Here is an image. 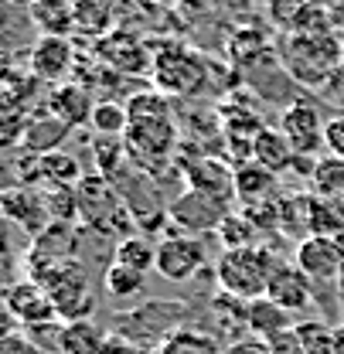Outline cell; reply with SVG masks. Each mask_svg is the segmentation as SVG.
<instances>
[{
    "mask_svg": "<svg viewBox=\"0 0 344 354\" xmlns=\"http://www.w3.org/2000/svg\"><path fill=\"white\" fill-rule=\"evenodd\" d=\"M280 62L297 88H324L338 75L344 58V38L338 31L327 35H300L287 31L276 38Z\"/></svg>",
    "mask_w": 344,
    "mask_h": 354,
    "instance_id": "obj_1",
    "label": "cell"
},
{
    "mask_svg": "<svg viewBox=\"0 0 344 354\" xmlns=\"http://www.w3.org/2000/svg\"><path fill=\"white\" fill-rule=\"evenodd\" d=\"M283 263L266 242L256 245H242V249H221V256L215 259V276L221 293L253 304L259 297H266L269 276L276 272V266Z\"/></svg>",
    "mask_w": 344,
    "mask_h": 354,
    "instance_id": "obj_2",
    "label": "cell"
},
{
    "mask_svg": "<svg viewBox=\"0 0 344 354\" xmlns=\"http://www.w3.org/2000/svg\"><path fill=\"white\" fill-rule=\"evenodd\" d=\"M75 198H79V225L102 235V239H127L133 235L136 221L129 215L123 194L116 191V184L102 174H82L75 184Z\"/></svg>",
    "mask_w": 344,
    "mask_h": 354,
    "instance_id": "obj_3",
    "label": "cell"
},
{
    "mask_svg": "<svg viewBox=\"0 0 344 354\" xmlns=\"http://www.w3.org/2000/svg\"><path fill=\"white\" fill-rule=\"evenodd\" d=\"M208 75H212V62L188 48V44H168L154 55V88L164 92L168 99H191L201 95L208 88Z\"/></svg>",
    "mask_w": 344,
    "mask_h": 354,
    "instance_id": "obj_4",
    "label": "cell"
},
{
    "mask_svg": "<svg viewBox=\"0 0 344 354\" xmlns=\"http://www.w3.org/2000/svg\"><path fill=\"white\" fill-rule=\"evenodd\" d=\"M188 317V307L184 304H177V300H147V304H140V307L127 310V313H116L113 317V334H120V337H127L133 341L136 348H143V351H157L171 334H177Z\"/></svg>",
    "mask_w": 344,
    "mask_h": 354,
    "instance_id": "obj_5",
    "label": "cell"
},
{
    "mask_svg": "<svg viewBox=\"0 0 344 354\" xmlns=\"http://www.w3.org/2000/svg\"><path fill=\"white\" fill-rule=\"evenodd\" d=\"M35 283H42L44 293L51 297L55 313H58L62 324L92 320V313H96V293H92V283H89V272H86V266H82V259L55 266L44 276H38Z\"/></svg>",
    "mask_w": 344,
    "mask_h": 354,
    "instance_id": "obj_6",
    "label": "cell"
},
{
    "mask_svg": "<svg viewBox=\"0 0 344 354\" xmlns=\"http://www.w3.org/2000/svg\"><path fill=\"white\" fill-rule=\"evenodd\" d=\"M129 153V164L157 177L161 164H171L174 150L181 143V130L174 127L171 116H147V120H129V130L123 136Z\"/></svg>",
    "mask_w": 344,
    "mask_h": 354,
    "instance_id": "obj_7",
    "label": "cell"
},
{
    "mask_svg": "<svg viewBox=\"0 0 344 354\" xmlns=\"http://www.w3.org/2000/svg\"><path fill=\"white\" fill-rule=\"evenodd\" d=\"M208 266V249L198 235L171 232L157 239V266L154 272L168 283H191Z\"/></svg>",
    "mask_w": 344,
    "mask_h": 354,
    "instance_id": "obj_8",
    "label": "cell"
},
{
    "mask_svg": "<svg viewBox=\"0 0 344 354\" xmlns=\"http://www.w3.org/2000/svg\"><path fill=\"white\" fill-rule=\"evenodd\" d=\"M72 259H79V228L75 225H65V221H51L42 235L31 239L21 266H24L28 279H38L48 269H55V266H62V263H72Z\"/></svg>",
    "mask_w": 344,
    "mask_h": 354,
    "instance_id": "obj_9",
    "label": "cell"
},
{
    "mask_svg": "<svg viewBox=\"0 0 344 354\" xmlns=\"http://www.w3.org/2000/svg\"><path fill=\"white\" fill-rule=\"evenodd\" d=\"M225 215H228V205H221L201 191H191V187H184L177 198L168 201V218H171L174 232L198 235V239L208 235V232H218Z\"/></svg>",
    "mask_w": 344,
    "mask_h": 354,
    "instance_id": "obj_10",
    "label": "cell"
},
{
    "mask_svg": "<svg viewBox=\"0 0 344 354\" xmlns=\"http://www.w3.org/2000/svg\"><path fill=\"white\" fill-rule=\"evenodd\" d=\"M92 55L102 68H113L116 75H150L154 72V55L133 31H109L106 38L92 44Z\"/></svg>",
    "mask_w": 344,
    "mask_h": 354,
    "instance_id": "obj_11",
    "label": "cell"
},
{
    "mask_svg": "<svg viewBox=\"0 0 344 354\" xmlns=\"http://www.w3.org/2000/svg\"><path fill=\"white\" fill-rule=\"evenodd\" d=\"M324 113H320V106L314 102V99H290L287 106H283V116H280V130L283 136L293 143V150L297 153H310V157H317V150L324 147Z\"/></svg>",
    "mask_w": 344,
    "mask_h": 354,
    "instance_id": "obj_12",
    "label": "cell"
},
{
    "mask_svg": "<svg viewBox=\"0 0 344 354\" xmlns=\"http://www.w3.org/2000/svg\"><path fill=\"white\" fill-rule=\"evenodd\" d=\"M79 58H75V44L69 38H38L35 48L28 51V72L42 82V86L55 88L69 82V75L75 72Z\"/></svg>",
    "mask_w": 344,
    "mask_h": 354,
    "instance_id": "obj_13",
    "label": "cell"
},
{
    "mask_svg": "<svg viewBox=\"0 0 344 354\" xmlns=\"http://www.w3.org/2000/svg\"><path fill=\"white\" fill-rule=\"evenodd\" d=\"M0 300L10 307V313L17 317V324L28 327V330L58 324V313H55L51 297L44 293V286L35 283V279H14V283H7V290H3Z\"/></svg>",
    "mask_w": 344,
    "mask_h": 354,
    "instance_id": "obj_14",
    "label": "cell"
},
{
    "mask_svg": "<svg viewBox=\"0 0 344 354\" xmlns=\"http://www.w3.org/2000/svg\"><path fill=\"white\" fill-rule=\"evenodd\" d=\"M0 215L7 221H14L17 228H24L31 239L42 235L51 225L42 187H35V184H14V187L0 191Z\"/></svg>",
    "mask_w": 344,
    "mask_h": 354,
    "instance_id": "obj_15",
    "label": "cell"
},
{
    "mask_svg": "<svg viewBox=\"0 0 344 354\" xmlns=\"http://www.w3.org/2000/svg\"><path fill=\"white\" fill-rule=\"evenodd\" d=\"M181 177L191 191H201L221 205L235 201V167H228L221 157H194L181 160Z\"/></svg>",
    "mask_w": 344,
    "mask_h": 354,
    "instance_id": "obj_16",
    "label": "cell"
},
{
    "mask_svg": "<svg viewBox=\"0 0 344 354\" xmlns=\"http://www.w3.org/2000/svg\"><path fill=\"white\" fill-rule=\"evenodd\" d=\"M293 263H297L300 272L310 276L314 286L317 283H341V276H344L338 245L327 235H307V239H300L297 249H293Z\"/></svg>",
    "mask_w": 344,
    "mask_h": 354,
    "instance_id": "obj_17",
    "label": "cell"
},
{
    "mask_svg": "<svg viewBox=\"0 0 344 354\" xmlns=\"http://www.w3.org/2000/svg\"><path fill=\"white\" fill-rule=\"evenodd\" d=\"M266 300L276 304L280 310H287V313H303L314 304V283H310L307 272L297 269V263H280L276 272L269 276Z\"/></svg>",
    "mask_w": 344,
    "mask_h": 354,
    "instance_id": "obj_18",
    "label": "cell"
},
{
    "mask_svg": "<svg viewBox=\"0 0 344 354\" xmlns=\"http://www.w3.org/2000/svg\"><path fill=\"white\" fill-rule=\"evenodd\" d=\"M96 102H99V99H92L89 86L69 79V82H62V86L48 88L44 109H48V113H55V116H58L62 123H69L72 130H79V127H86L89 120H92Z\"/></svg>",
    "mask_w": 344,
    "mask_h": 354,
    "instance_id": "obj_19",
    "label": "cell"
},
{
    "mask_svg": "<svg viewBox=\"0 0 344 354\" xmlns=\"http://www.w3.org/2000/svg\"><path fill=\"white\" fill-rule=\"evenodd\" d=\"M269 51H276V38L269 28L262 24H246V28H232L228 41H225V58L235 72H246L249 65H256L259 58H266Z\"/></svg>",
    "mask_w": 344,
    "mask_h": 354,
    "instance_id": "obj_20",
    "label": "cell"
},
{
    "mask_svg": "<svg viewBox=\"0 0 344 354\" xmlns=\"http://www.w3.org/2000/svg\"><path fill=\"white\" fill-rule=\"evenodd\" d=\"M72 136V127L69 123H62L55 113H48V109H35L31 116H28V127L21 133V150L24 153H35V157H44V153H55L65 140Z\"/></svg>",
    "mask_w": 344,
    "mask_h": 354,
    "instance_id": "obj_21",
    "label": "cell"
},
{
    "mask_svg": "<svg viewBox=\"0 0 344 354\" xmlns=\"http://www.w3.org/2000/svg\"><path fill=\"white\" fill-rule=\"evenodd\" d=\"M28 17L44 38H72L75 35V0H31Z\"/></svg>",
    "mask_w": 344,
    "mask_h": 354,
    "instance_id": "obj_22",
    "label": "cell"
},
{
    "mask_svg": "<svg viewBox=\"0 0 344 354\" xmlns=\"http://www.w3.org/2000/svg\"><path fill=\"white\" fill-rule=\"evenodd\" d=\"M235 201L242 208L266 205V201H280V194H276V174H269L266 167H259L256 160L235 164Z\"/></svg>",
    "mask_w": 344,
    "mask_h": 354,
    "instance_id": "obj_23",
    "label": "cell"
},
{
    "mask_svg": "<svg viewBox=\"0 0 344 354\" xmlns=\"http://www.w3.org/2000/svg\"><path fill=\"white\" fill-rule=\"evenodd\" d=\"M253 160H256L259 167H266L269 174H287L290 167H293V160H297V150H293V143L283 136V130H273V127H262V133L256 136V143H253Z\"/></svg>",
    "mask_w": 344,
    "mask_h": 354,
    "instance_id": "obj_24",
    "label": "cell"
},
{
    "mask_svg": "<svg viewBox=\"0 0 344 354\" xmlns=\"http://www.w3.org/2000/svg\"><path fill=\"white\" fill-rule=\"evenodd\" d=\"M242 327H249L256 337H262V341L269 344L273 337L293 330L297 324H293V313H287V310H280L276 304H269L266 297H259V300H253V304H246Z\"/></svg>",
    "mask_w": 344,
    "mask_h": 354,
    "instance_id": "obj_25",
    "label": "cell"
},
{
    "mask_svg": "<svg viewBox=\"0 0 344 354\" xmlns=\"http://www.w3.org/2000/svg\"><path fill=\"white\" fill-rule=\"evenodd\" d=\"M106 330L96 320H72L58 330V354H99L106 344Z\"/></svg>",
    "mask_w": 344,
    "mask_h": 354,
    "instance_id": "obj_26",
    "label": "cell"
},
{
    "mask_svg": "<svg viewBox=\"0 0 344 354\" xmlns=\"http://www.w3.org/2000/svg\"><path fill=\"white\" fill-rule=\"evenodd\" d=\"M113 263L127 266L133 272H154V266H157V239H150V235H143V232H133L127 239H120L116 242V249H113Z\"/></svg>",
    "mask_w": 344,
    "mask_h": 354,
    "instance_id": "obj_27",
    "label": "cell"
},
{
    "mask_svg": "<svg viewBox=\"0 0 344 354\" xmlns=\"http://www.w3.org/2000/svg\"><path fill=\"white\" fill-rule=\"evenodd\" d=\"M113 28V3L109 0H75V35L96 44Z\"/></svg>",
    "mask_w": 344,
    "mask_h": 354,
    "instance_id": "obj_28",
    "label": "cell"
},
{
    "mask_svg": "<svg viewBox=\"0 0 344 354\" xmlns=\"http://www.w3.org/2000/svg\"><path fill=\"white\" fill-rule=\"evenodd\" d=\"M280 232L293 242L310 235V191L280 198Z\"/></svg>",
    "mask_w": 344,
    "mask_h": 354,
    "instance_id": "obj_29",
    "label": "cell"
},
{
    "mask_svg": "<svg viewBox=\"0 0 344 354\" xmlns=\"http://www.w3.org/2000/svg\"><path fill=\"white\" fill-rule=\"evenodd\" d=\"M344 232V201L341 198H324L310 191V235H341Z\"/></svg>",
    "mask_w": 344,
    "mask_h": 354,
    "instance_id": "obj_30",
    "label": "cell"
},
{
    "mask_svg": "<svg viewBox=\"0 0 344 354\" xmlns=\"http://www.w3.org/2000/svg\"><path fill=\"white\" fill-rule=\"evenodd\" d=\"M89 127H92L96 136H127V130H129L127 102H120V99H99L96 109H92Z\"/></svg>",
    "mask_w": 344,
    "mask_h": 354,
    "instance_id": "obj_31",
    "label": "cell"
},
{
    "mask_svg": "<svg viewBox=\"0 0 344 354\" xmlns=\"http://www.w3.org/2000/svg\"><path fill=\"white\" fill-rule=\"evenodd\" d=\"M79 180H82V167H79V160L72 153L55 150V153L38 157V187L42 184H72L75 187Z\"/></svg>",
    "mask_w": 344,
    "mask_h": 354,
    "instance_id": "obj_32",
    "label": "cell"
},
{
    "mask_svg": "<svg viewBox=\"0 0 344 354\" xmlns=\"http://www.w3.org/2000/svg\"><path fill=\"white\" fill-rule=\"evenodd\" d=\"M28 116H31V109L21 99H14L7 88H0V150L10 147V143H21Z\"/></svg>",
    "mask_w": 344,
    "mask_h": 354,
    "instance_id": "obj_33",
    "label": "cell"
},
{
    "mask_svg": "<svg viewBox=\"0 0 344 354\" xmlns=\"http://www.w3.org/2000/svg\"><path fill=\"white\" fill-rule=\"evenodd\" d=\"M150 354H221V344H218L212 334H205V330L181 327L177 334H171L157 351H150Z\"/></svg>",
    "mask_w": 344,
    "mask_h": 354,
    "instance_id": "obj_34",
    "label": "cell"
},
{
    "mask_svg": "<svg viewBox=\"0 0 344 354\" xmlns=\"http://www.w3.org/2000/svg\"><path fill=\"white\" fill-rule=\"evenodd\" d=\"M42 194L51 221H65V225L79 221V198L72 184H42Z\"/></svg>",
    "mask_w": 344,
    "mask_h": 354,
    "instance_id": "obj_35",
    "label": "cell"
},
{
    "mask_svg": "<svg viewBox=\"0 0 344 354\" xmlns=\"http://www.w3.org/2000/svg\"><path fill=\"white\" fill-rule=\"evenodd\" d=\"M102 286H106V293L113 300H129V297H136L143 290V272H133L127 266L109 263L106 272H102Z\"/></svg>",
    "mask_w": 344,
    "mask_h": 354,
    "instance_id": "obj_36",
    "label": "cell"
},
{
    "mask_svg": "<svg viewBox=\"0 0 344 354\" xmlns=\"http://www.w3.org/2000/svg\"><path fill=\"white\" fill-rule=\"evenodd\" d=\"M310 3H314V0H269V3H266L269 28L280 31V35L293 31V28L300 24V17L310 10Z\"/></svg>",
    "mask_w": 344,
    "mask_h": 354,
    "instance_id": "obj_37",
    "label": "cell"
},
{
    "mask_svg": "<svg viewBox=\"0 0 344 354\" xmlns=\"http://www.w3.org/2000/svg\"><path fill=\"white\" fill-rule=\"evenodd\" d=\"M314 194H324V198H341L344 201V160L338 157H324L314 171Z\"/></svg>",
    "mask_w": 344,
    "mask_h": 354,
    "instance_id": "obj_38",
    "label": "cell"
},
{
    "mask_svg": "<svg viewBox=\"0 0 344 354\" xmlns=\"http://www.w3.org/2000/svg\"><path fill=\"white\" fill-rule=\"evenodd\" d=\"M297 354H331V327L324 320H303L293 327Z\"/></svg>",
    "mask_w": 344,
    "mask_h": 354,
    "instance_id": "obj_39",
    "label": "cell"
},
{
    "mask_svg": "<svg viewBox=\"0 0 344 354\" xmlns=\"http://www.w3.org/2000/svg\"><path fill=\"white\" fill-rule=\"evenodd\" d=\"M218 239H221V245L225 249H242V245H256V242H262L256 235V228L249 225V218L239 212H228L225 218H221V225H218Z\"/></svg>",
    "mask_w": 344,
    "mask_h": 354,
    "instance_id": "obj_40",
    "label": "cell"
},
{
    "mask_svg": "<svg viewBox=\"0 0 344 354\" xmlns=\"http://www.w3.org/2000/svg\"><path fill=\"white\" fill-rule=\"evenodd\" d=\"M324 150L331 157L344 160V113L327 116V123H324Z\"/></svg>",
    "mask_w": 344,
    "mask_h": 354,
    "instance_id": "obj_41",
    "label": "cell"
},
{
    "mask_svg": "<svg viewBox=\"0 0 344 354\" xmlns=\"http://www.w3.org/2000/svg\"><path fill=\"white\" fill-rule=\"evenodd\" d=\"M0 354H44L38 344H35V337L31 334H10V337H3L0 341Z\"/></svg>",
    "mask_w": 344,
    "mask_h": 354,
    "instance_id": "obj_42",
    "label": "cell"
},
{
    "mask_svg": "<svg viewBox=\"0 0 344 354\" xmlns=\"http://www.w3.org/2000/svg\"><path fill=\"white\" fill-rule=\"evenodd\" d=\"M99 354H147V351H143V348H136V344L127 341V337H120V334H109Z\"/></svg>",
    "mask_w": 344,
    "mask_h": 354,
    "instance_id": "obj_43",
    "label": "cell"
},
{
    "mask_svg": "<svg viewBox=\"0 0 344 354\" xmlns=\"http://www.w3.org/2000/svg\"><path fill=\"white\" fill-rule=\"evenodd\" d=\"M17 327H21V324H17V317L10 313V307H7L3 300H0V341H3V337H10V334H17Z\"/></svg>",
    "mask_w": 344,
    "mask_h": 354,
    "instance_id": "obj_44",
    "label": "cell"
},
{
    "mask_svg": "<svg viewBox=\"0 0 344 354\" xmlns=\"http://www.w3.org/2000/svg\"><path fill=\"white\" fill-rule=\"evenodd\" d=\"M14 75H17V68H14V55H10L7 48H0V86H7Z\"/></svg>",
    "mask_w": 344,
    "mask_h": 354,
    "instance_id": "obj_45",
    "label": "cell"
},
{
    "mask_svg": "<svg viewBox=\"0 0 344 354\" xmlns=\"http://www.w3.org/2000/svg\"><path fill=\"white\" fill-rule=\"evenodd\" d=\"M212 3L221 7V10H228V14H242V10L253 7V0H212Z\"/></svg>",
    "mask_w": 344,
    "mask_h": 354,
    "instance_id": "obj_46",
    "label": "cell"
},
{
    "mask_svg": "<svg viewBox=\"0 0 344 354\" xmlns=\"http://www.w3.org/2000/svg\"><path fill=\"white\" fill-rule=\"evenodd\" d=\"M331 354H344V324L331 327Z\"/></svg>",
    "mask_w": 344,
    "mask_h": 354,
    "instance_id": "obj_47",
    "label": "cell"
},
{
    "mask_svg": "<svg viewBox=\"0 0 344 354\" xmlns=\"http://www.w3.org/2000/svg\"><path fill=\"white\" fill-rule=\"evenodd\" d=\"M331 88H334V92H338V95L344 99V58H341V68H338V75L331 79Z\"/></svg>",
    "mask_w": 344,
    "mask_h": 354,
    "instance_id": "obj_48",
    "label": "cell"
},
{
    "mask_svg": "<svg viewBox=\"0 0 344 354\" xmlns=\"http://www.w3.org/2000/svg\"><path fill=\"white\" fill-rule=\"evenodd\" d=\"M334 245H338V256H341V266H344V232L334 235Z\"/></svg>",
    "mask_w": 344,
    "mask_h": 354,
    "instance_id": "obj_49",
    "label": "cell"
},
{
    "mask_svg": "<svg viewBox=\"0 0 344 354\" xmlns=\"http://www.w3.org/2000/svg\"><path fill=\"white\" fill-rule=\"evenodd\" d=\"M338 290H341V297H344V276H341V283H338Z\"/></svg>",
    "mask_w": 344,
    "mask_h": 354,
    "instance_id": "obj_50",
    "label": "cell"
},
{
    "mask_svg": "<svg viewBox=\"0 0 344 354\" xmlns=\"http://www.w3.org/2000/svg\"><path fill=\"white\" fill-rule=\"evenodd\" d=\"M10 3H31V0H10Z\"/></svg>",
    "mask_w": 344,
    "mask_h": 354,
    "instance_id": "obj_51",
    "label": "cell"
}]
</instances>
